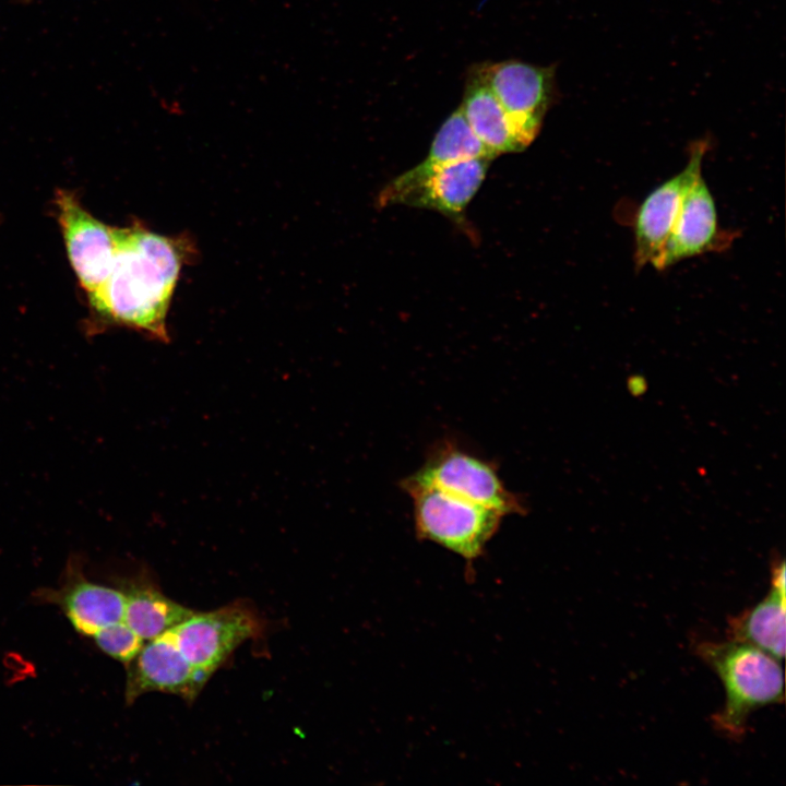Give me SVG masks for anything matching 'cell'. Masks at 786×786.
<instances>
[{
  "label": "cell",
  "mask_w": 786,
  "mask_h": 786,
  "mask_svg": "<svg viewBox=\"0 0 786 786\" xmlns=\"http://www.w3.org/2000/svg\"><path fill=\"white\" fill-rule=\"evenodd\" d=\"M706 150L705 141L694 142L684 168L656 187L639 206L634 221L636 269L647 264L657 267L683 198L702 175V162Z\"/></svg>",
  "instance_id": "obj_9"
},
{
  "label": "cell",
  "mask_w": 786,
  "mask_h": 786,
  "mask_svg": "<svg viewBox=\"0 0 786 786\" xmlns=\"http://www.w3.org/2000/svg\"><path fill=\"white\" fill-rule=\"evenodd\" d=\"M460 109L472 131L495 157L524 150L502 106L475 66L468 72Z\"/></svg>",
  "instance_id": "obj_15"
},
{
  "label": "cell",
  "mask_w": 786,
  "mask_h": 786,
  "mask_svg": "<svg viewBox=\"0 0 786 786\" xmlns=\"http://www.w3.org/2000/svg\"><path fill=\"white\" fill-rule=\"evenodd\" d=\"M405 485L434 487L504 516L525 513L523 500L504 486L497 464L453 440L443 439L433 445L424 464L401 480V486Z\"/></svg>",
  "instance_id": "obj_4"
},
{
  "label": "cell",
  "mask_w": 786,
  "mask_h": 786,
  "mask_svg": "<svg viewBox=\"0 0 786 786\" xmlns=\"http://www.w3.org/2000/svg\"><path fill=\"white\" fill-rule=\"evenodd\" d=\"M480 157L495 158L472 131L458 107L439 128L426 158L391 180L380 191L377 204L379 207L389 206L396 194L446 164Z\"/></svg>",
  "instance_id": "obj_13"
},
{
  "label": "cell",
  "mask_w": 786,
  "mask_h": 786,
  "mask_svg": "<svg viewBox=\"0 0 786 786\" xmlns=\"http://www.w3.org/2000/svg\"><path fill=\"white\" fill-rule=\"evenodd\" d=\"M785 614V593L771 587L761 602L728 621V639L750 644L782 662Z\"/></svg>",
  "instance_id": "obj_16"
},
{
  "label": "cell",
  "mask_w": 786,
  "mask_h": 786,
  "mask_svg": "<svg viewBox=\"0 0 786 786\" xmlns=\"http://www.w3.org/2000/svg\"><path fill=\"white\" fill-rule=\"evenodd\" d=\"M118 248L109 273L87 296L88 334L126 326L168 341L166 318L183 261V245L140 224L117 227Z\"/></svg>",
  "instance_id": "obj_1"
},
{
  "label": "cell",
  "mask_w": 786,
  "mask_h": 786,
  "mask_svg": "<svg viewBox=\"0 0 786 786\" xmlns=\"http://www.w3.org/2000/svg\"><path fill=\"white\" fill-rule=\"evenodd\" d=\"M475 68L502 106L515 139L525 150L539 133L557 96L555 67L504 60Z\"/></svg>",
  "instance_id": "obj_5"
},
{
  "label": "cell",
  "mask_w": 786,
  "mask_h": 786,
  "mask_svg": "<svg viewBox=\"0 0 786 786\" xmlns=\"http://www.w3.org/2000/svg\"><path fill=\"white\" fill-rule=\"evenodd\" d=\"M118 587L126 597V623L144 642L174 629L194 612L163 594L144 573L120 580Z\"/></svg>",
  "instance_id": "obj_14"
},
{
  "label": "cell",
  "mask_w": 786,
  "mask_h": 786,
  "mask_svg": "<svg viewBox=\"0 0 786 786\" xmlns=\"http://www.w3.org/2000/svg\"><path fill=\"white\" fill-rule=\"evenodd\" d=\"M731 239L719 229L714 198L701 175L683 198L656 270L724 249Z\"/></svg>",
  "instance_id": "obj_12"
},
{
  "label": "cell",
  "mask_w": 786,
  "mask_h": 786,
  "mask_svg": "<svg viewBox=\"0 0 786 786\" xmlns=\"http://www.w3.org/2000/svg\"><path fill=\"white\" fill-rule=\"evenodd\" d=\"M401 488L412 498L418 538L433 541L467 561L483 553L504 516L434 487L405 485Z\"/></svg>",
  "instance_id": "obj_3"
},
{
  "label": "cell",
  "mask_w": 786,
  "mask_h": 786,
  "mask_svg": "<svg viewBox=\"0 0 786 786\" xmlns=\"http://www.w3.org/2000/svg\"><path fill=\"white\" fill-rule=\"evenodd\" d=\"M126 666L124 699L129 705L153 691L176 694L192 702L210 679L186 658L171 630L145 642Z\"/></svg>",
  "instance_id": "obj_10"
},
{
  "label": "cell",
  "mask_w": 786,
  "mask_h": 786,
  "mask_svg": "<svg viewBox=\"0 0 786 786\" xmlns=\"http://www.w3.org/2000/svg\"><path fill=\"white\" fill-rule=\"evenodd\" d=\"M695 653L723 683L725 703L712 723L726 738L740 741L751 713L784 701L782 662L767 653L730 639L699 642Z\"/></svg>",
  "instance_id": "obj_2"
},
{
  "label": "cell",
  "mask_w": 786,
  "mask_h": 786,
  "mask_svg": "<svg viewBox=\"0 0 786 786\" xmlns=\"http://www.w3.org/2000/svg\"><path fill=\"white\" fill-rule=\"evenodd\" d=\"M53 201L69 262L90 296L103 284L112 265L118 248L117 227L94 217L71 191L58 190Z\"/></svg>",
  "instance_id": "obj_7"
},
{
  "label": "cell",
  "mask_w": 786,
  "mask_h": 786,
  "mask_svg": "<svg viewBox=\"0 0 786 786\" xmlns=\"http://www.w3.org/2000/svg\"><path fill=\"white\" fill-rule=\"evenodd\" d=\"M264 622L253 606L235 602L206 612H193L171 629L190 664L209 677L248 640L261 636Z\"/></svg>",
  "instance_id": "obj_6"
},
{
  "label": "cell",
  "mask_w": 786,
  "mask_h": 786,
  "mask_svg": "<svg viewBox=\"0 0 786 786\" xmlns=\"http://www.w3.org/2000/svg\"><path fill=\"white\" fill-rule=\"evenodd\" d=\"M490 162V158L480 157L446 164L396 194L390 205L432 210L453 221H462L486 178Z\"/></svg>",
  "instance_id": "obj_11"
},
{
  "label": "cell",
  "mask_w": 786,
  "mask_h": 786,
  "mask_svg": "<svg viewBox=\"0 0 786 786\" xmlns=\"http://www.w3.org/2000/svg\"><path fill=\"white\" fill-rule=\"evenodd\" d=\"M38 600L58 606L81 635L94 639L102 632L126 623V597L117 586L88 580L80 557H71L61 583L56 588H41Z\"/></svg>",
  "instance_id": "obj_8"
}]
</instances>
